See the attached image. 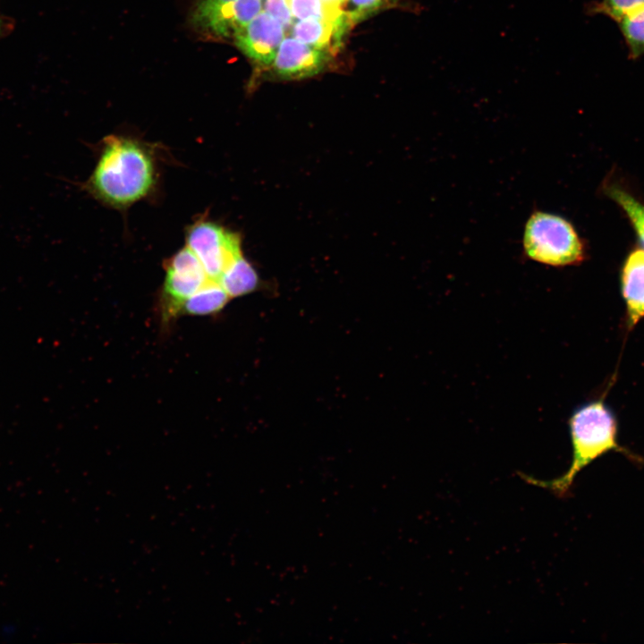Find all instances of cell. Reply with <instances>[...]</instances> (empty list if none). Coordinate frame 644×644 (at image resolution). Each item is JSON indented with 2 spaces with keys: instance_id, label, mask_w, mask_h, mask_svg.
Segmentation results:
<instances>
[{
  "instance_id": "6da1fadb",
  "label": "cell",
  "mask_w": 644,
  "mask_h": 644,
  "mask_svg": "<svg viewBox=\"0 0 644 644\" xmlns=\"http://www.w3.org/2000/svg\"><path fill=\"white\" fill-rule=\"evenodd\" d=\"M157 180L150 145L114 134L103 140L95 167L81 187L102 204L123 210L148 197Z\"/></svg>"
},
{
  "instance_id": "7a4b0ae2",
  "label": "cell",
  "mask_w": 644,
  "mask_h": 644,
  "mask_svg": "<svg viewBox=\"0 0 644 644\" xmlns=\"http://www.w3.org/2000/svg\"><path fill=\"white\" fill-rule=\"evenodd\" d=\"M572 446V460L562 476L549 479H537L521 475L533 485L545 487L557 496H565L573 485L577 474L593 461L609 452H619L639 462L635 454L621 446L617 441V420L613 411L603 399L593 400L575 409L569 421Z\"/></svg>"
},
{
  "instance_id": "3957f363",
  "label": "cell",
  "mask_w": 644,
  "mask_h": 644,
  "mask_svg": "<svg viewBox=\"0 0 644 644\" xmlns=\"http://www.w3.org/2000/svg\"><path fill=\"white\" fill-rule=\"evenodd\" d=\"M525 256L551 267L580 264L586 258L585 243L564 217L536 210L528 218L522 238Z\"/></svg>"
},
{
  "instance_id": "277c9868",
  "label": "cell",
  "mask_w": 644,
  "mask_h": 644,
  "mask_svg": "<svg viewBox=\"0 0 644 644\" xmlns=\"http://www.w3.org/2000/svg\"><path fill=\"white\" fill-rule=\"evenodd\" d=\"M165 278L157 301L161 325L168 328L184 302L211 281L195 254L184 245L164 262Z\"/></svg>"
},
{
  "instance_id": "5b68a950",
  "label": "cell",
  "mask_w": 644,
  "mask_h": 644,
  "mask_svg": "<svg viewBox=\"0 0 644 644\" xmlns=\"http://www.w3.org/2000/svg\"><path fill=\"white\" fill-rule=\"evenodd\" d=\"M185 245L199 258L208 278L217 283L229 266L243 254L241 237L207 216L187 226Z\"/></svg>"
},
{
  "instance_id": "8992f818",
  "label": "cell",
  "mask_w": 644,
  "mask_h": 644,
  "mask_svg": "<svg viewBox=\"0 0 644 644\" xmlns=\"http://www.w3.org/2000/svg\"><path fill=\"white\" fill-rule=\"evenodd\" d=\"M261 7V0H199L191 23L208 38H233L262 11Z\"/></svg>"
},
{
  "instance_id": "52a82bcc",
  "label": "cell",
  "mask_w": 644,
  "mask_h": 644,
  "mask_svg": "<svg viewBox=\"0 0 644 644\" xmlns=\"http://www.w3.org/2000/svg\"><path fill=\"white\" fill-rule=\"evenodd\" d=\"M284 26L267 12L261 11L233 36L236 47L252 62L261 66L272 64L284 38Z\"/></svg>"
},
{
  "instance_id": "ba28073f",
  "label": "cell",
  "mask_w": 644,
  "mask_h": 644,
  "mask_svg": "<svg viewBox=\"0 0 644 644\" xmlns=\"http://www.w3.org/2000/svg\"><path fill=\"white\" fill-rule=\"evenodd\" d=\"M332 55L329 50L308 45L294 37H286L279 46L272 67L284 79L310 77L322 71Z\"/></svg>"
},
{
  "instance_id": "9c48e42d",
  "label": "cell",
  "mask_w": 644,
  "mask_h": 644,
  "mask_svg": "<svg viewBox=\"0 0 644 644\" xmlns=\"http://www.w3.org/2000/svg\"><path fill=\"white\" fill-rule=\"evenodd\" d=\"M621 292L625 303L628 329L644 318V250L630 252L621 271Z\"/></svg>"
},
{
  "instance_id": "30bf717a",
  "label": "cell",
  "mask_w": 644,
  "mask_h": 644,
  "mask_svg": "<svg viewBox=\"0 0 644 644\" xmlns=\"http://www.w3.org/2000/svg\"><path fill=\"white\" fill-rule=\"evenodd\" d=\"M353 22L347 14L336 21L330 20H303L292 23L291 27L292 37L313 46L326 49L334 55L342 45L346 32L352 28Z\"/></svg>"
},
{
  "instance_id": "8fae6325",
  "label": "cell",
  "mask_w": 644,
  "mask_h": 644,
  "mask_svg": "<svg viewBox=\"0 0 644 644\" xmlns=\"http://www.w3.org/2000/svg\"><path fill=\"white\" fill-rule=\"evenodd\" d=\"M230 300V296L219 283L209 281L184 302L181 316L216 315Z\"/></svg>"
},
{
  "instance_id": "7c38bea8",
  "label": "cell",
  "mask_w": 644,
  "mask_h": 644,
  "mask_svg": "<svg viewBox=\"0 0 644 644\" xmlns=\"http://www.w3.org/2000/svg\"><path fill=\"white\" fill-rule=\"evenodd\" d=\"M258 282L256 269L243 254L229 266L219 280V284L231 299L256 291Z\"/></svg>"
},
{
  "instance_id": "4fadbf2b",
  "label": "cell",
  "mask_w": 644,
  "mask_h": 644,
  "mask_svg": "<svg viewBox=\"0 0 644 644\" xmlns=\"http://www.w3.org/2000/svg\"><path fill=\"white\" fill-rule=\"evenodd\" d=\"M605 192L628 216L644 250V203L616 184H607Z\"/></svg>"
},
{
  "instance_id": "5bb4252c",
  "label": "cell",
  "mask_w": 644,
  "mask_h": 644,
  "mask_svg": "<svg viewBox=\"0 0 644 644\" xmlns=\"http://www.w3.org/2000/svg\"><path fill=\"white\" fill-rule=\"evenodd\" d=\"M631 58L644 55V7L618 21Z\"/></svg>"
},
{
  "instance_id": "9a60e30c",
  "label": "cell",
  "mask_w": 644,
  "mask_h": 644,
  "mask_svg": "<svg viewBox=\"0 0 644 644\" xmlns=\"http://www.w3.org/2000/svg\"><path fill=\"white\" fill-rule=\"evenodd\" d=\"M292 17L303 20L336 21L347 14L343 9L326 5L322 0H288Z\"/></svg>"
},
{
  "instance_id": "2e32d148",
  "label": "cell",
  "mask_w": 644,
  "mask_h": 644,
  "mask_svg": "<svg viewBox=\"0 0 644 644\" xmlns=\"http://www.w3.org/2000/svg\"><path fill=\"white\" fill-rule=\"evenodd\" d=\"M644 7V0H601L589 7L592 13L603 14L619 21Z\"/></svg>"
},
{
  "instance_id": "e0dca14e",
  "label": "cell",
  "mask_w": 644,
  "mask_h": 644,
  "mask_svg": "<svg viewBox=\"0 0 644 644\" xmlns=\"http://www.w3.org/2000/svg\"><path fill=\"white\" fill-rule=\"evenodd\" d=\"M352 9L348 11L353 24L360 21L371 14L393 5L396 0H351Z\"/></svg>"
},
{
  "instance_id": "ac0fdd59",
  "label": "cell",
  "mask_w": 644,
  "mask_h": 644,
  "mask_svg": "<svg viewBox=\"0 0 644 644\" xmlns=\"http://www.w3.org/2000/svg\"><path fill=\"white\" fill-rule=\"evenodd\" d=\"M265 12L277 20L284 29L292 25V15L288 0H266Z\"/></svg>"
},
{
  "instance_id": "d6986e66",
  "label": "cell",
  "mask_w": 644,
  "mask_h": 644,
  "mask_svg": "<svg viewBox=\"0 0 644 644\" xmlns=\"http://www.w3.org/2000/svg\"><path fill=\"white\" fill-rule=\"evenodd\" d=\"M326 5L334 8H341L348 2V0H322Z\"/></svg>"
},
{
  "instance_id": "ffe728a7",
  "label": "cell",
  "mask_w": 644,
  "mask_h": 644,
  "mask_svg": "<svg viewBox=\"0 0 644 644\" xmlns=\"http://www.w3.org/2000/svg\"><path fill=\"white\" fill-rule=\"evenodd\" d=\"M2 30H3V21H2L1 15H0V33L2 32Z\"/></svg>"
}]
</instances>
